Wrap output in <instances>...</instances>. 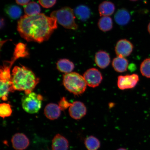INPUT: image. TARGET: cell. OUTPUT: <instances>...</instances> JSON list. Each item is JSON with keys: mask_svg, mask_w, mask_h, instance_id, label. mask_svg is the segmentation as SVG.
Segmentation results:
<instances>
[{"mask_svg": "<svg viewBox=\"0 0 150 150\" xmlns=\"http://www.w3.org/2000/svg\"><path fill=\"white\" fill-rule=\"evenodd\" d=\"M55 18L44 14L28 16L24 15L18 21V30L21 36L28 42L41 43L47 40L57 27Z\"/></svg>", "mask_w": 150, "mask_h": 150, "instance_id": "1", "label": "cell"}, {"mask_svg": "<svg viewBox=\"0 0 150 150\" xmlns=\"http://www.w3.org/2000/svg\"><path fill=\"white\" fill-rule=\"evenodd\" d=\"M12 87L16 91H24L25 94L33 92L39 79L32 71L23 66L14 67L11 74Z\"/></svg>", "mask_w": 150, "mask_h": 150, "instance_id": "2", "label": "cell"}, {"mask_svg": "<svg viewBox=\"0 0 150 150\" xmlns=\"http://www.w3.org/2000/svg\"><path fill=\"white\" fill-rule=\"evenodd\" d=\"M63 83L67 91L77 96L83 93L87 86L83 76L75 72H71L64 75Z\"/></svg>", "mask_w": 150, "mask_h": 150, "instance_id": "3", "label": "cell"}, {"mask_svg": "<svg viewBox=\"0 0 150 150\" xmlns=\"http://www.w3.org/2000/svg\"><path fill=\"white\" fill-rule=\"evenodd\" d=\"M50 16L55 18L58 23L66 29L74 30L78 29L74 11L70 7H65L53 11Z\"/></svg>", "mask_w": 150, "mask_h": 150, "instance_id": "4", "label": "cell"}, {"mask_svg": "<svg viewBox=\"0 0 150 150\" xmlns=\"http://www.w3.org/2000/svg\"><path fill=\"white\" fill-rule=\"evenodd\" d=\"M43 97L33 92L25 94L22 98V105L23 110L30 114L37 113L42 107Z\"/></svg>", "mask_w": 150, "mask_h": 150, "instance_id": "5", "label": "cell"}, {"mask_svg": "<svg viewBox=\"0 0 150 150\" xmlns=\"http://www.w3.org/2000/svg\"><path fill=\"white\" fill-rule=\"evenodd\" d=\"M139 80V76L136 74L125 76H120L118 77V87L122 90L133 88L135 87Z\"/></svg>", "mask_w": 150, "mask_h": 150, "instance_id": "6", "label": "cell"}, {"mask_svg": "<svg viewBox=\"0 0 150 150\" xmlns=\"http://www.w3.org/2000/svg\"><path fill=\"white\" fill-rule=\"evenodd\" d=\"M83 76L87 85L93 88L98 86L103 79L102 74L96 68L88 69L84 73Z\"/></svg>", "mask_w": 150, "mask_h": 150, "instance_id": "7", "label": "cell"}, {"mask_svg": "<svg viewBox=\"0 0 150 150\" xmlns=\"http://www.w3.org/2000/svg\"><path fill=\"white\" fill-rule=\"evenodd\" d=\"M134 46L130 41L126 39H122L118 41L115 47V52L118 56L125 57L130 55L133 51Z\"/></svg>", "mask_w": 150, "mask_h": 150, "instance_id": "8", "label": "cell"}, {"mask_svg": "<svg viewBox=\"0 0 150 150\" xmlns=\"http://www.w3.org/2000/svg\"><path fill=\"white\" fill-rule=\"evenodd\" d=\"M69 112L70 117L73 119L78 120L83 118L86 114L87 108L83 103L76 101L69 108Z\"/></svg>", "mask_w": 150, "mask_h": 150, "instance_id": "9", "label": "cell"}, {"mask_svg": "<svg viewBox=\"0 0 150 150\" xmlns=\"http://www.w3.org/2000/svg\"><path fill=\"white\" fill-rule=\"evenodd\" d=\"M11 142L13 147L16 150H24L30 144L29 139L22 133H17L13 136Z\"/></svg>", "mask_w": 150, "mask_h": 150, "instance_id": "10", "label": "cell"}, {"mask_svg": "<svg viewBox=\"0 0 150 150\" xmlns=\"http://www.w3.org/2000/svg\"><path fill=\"white\" fill-rule=\"evenodd\" d=\"M61 110L59 105L50 103L47 105L44 109V114L48 119L54 120L60 116Z\"/></svg>", "mask_w": 150, "mask_h": 150, "instance_id": "11", "label": "cell"}, {"mask_svg": "<svg viewBox=\"0 0 150 150\" xmlns=\"http://www.w3.org/2000/svg\"><path fill=\"white\" fill-rule=\"evenodd\" d=\"M68 141L61 135L58 134L52 140V150H68Z\"/></svg>", "mask_w": 150, "mask_h": 150, "instance_id": "12", "label": "cell"}, {"mask_svg": "<svg viewBox=\"0 0 150 150\" xmlns=\"http://www.w3.org/2000/svg\"><path fill=\"white\" fill-rule=\"evenodd\" d=\"M131 19V16L128 11L125 8L119 9L114 16V20L118 25L124 26L127 25Z\"/></svg>", "mask_w": 150, "mask_h": 150, "instance_id": "13", "label": "cell"}, {"mask_svg": "<svg viewBox=\"0 0 150 150\" xmlns=\"http://www.w3.org/2000/svg\"><path fill=\"white\" fill-rule=\"evenodd\" d=\"M110 59L109 55L104 51L97 52L95 56V62L96 65L101 69L106 68L109 65Z\"/></svg>", "mask_w": 150, "mask_h": 150, "instance_id": "14", "label": "cell"}, {"mask_svg": "<svg viewBox=\"0 0 150 150\" xmlns=\"http://www.w3.org/2000/svg\"><path fill=\"white\" fill-rule=\"evenodd\" d=\"M115 5L111 1H105L103 2L98 7V11L100 16H109L114 13L115 11Z\"/></svg>", "mask_w": 150, "mask_h": 150, "instance_id": "15", "label": "cell"}, {"mask_svg": "<svg viewBox=\"0 0 150 150\" xmlns=\"http://www.w3.org/2000/svg\"><path fill=\"white\" fill-rule=\"evenodd\" d=\"M112 65L116 72L123 73L127 71L128 62L125 57L117 56L112 60Z\"/></svg>", "mask_w": 150, "mask_h": 150, "instance_id": "16", "label": "cell"}, {"mask_svg": "<svg viewBox=\"0 0 150 150\" xmlns=\"http://www.w3.org/2000/svg\"><path fill=\"white\" fill-rule=\"evenodd\" d=\"M56 66L58 70L65 74L72 72L75 67L72 62L67 59L59 60L56 63Z\"/></svg>", "mask_w": 150, "mask_h": 150, "instance_id": "17", "label": "cell"}, {"mask_svg": "<svg viewBox=\"0 0 150 150\" xmlns=\"http://www.w3.org/2000/svg\"><path fill=\"white\" fill-rule=\"evenodd\" d=\"M74 13L77 18L82 21L88 19L91 15V11L89 7L84 5H80L77 7Z\"/></svg>", "mask_w": 150, "mask_h": 150, "instance_id": "18", "label": "cell"}, {"mask_svg": "<svg viewBox=\"0 0 150 150\" xmlns=\"http://www.w3.org/2000/svg\"><path fill=\"white\" fill-rule=\"evenodd\" d=\"M98 26L99 29L104 32L111 30L113 27V22L109 16H102L98 21Z\"/></svg>", "mask_w": 150, "mask_h": 150, "instance_id": "19", "label": "cell"}, {"mask_svg": "<svg viewBox=\"0 0 150 150\" xmlns=\"http://www.w3.org/2000/svg\"><path fill=\"white\" fill-rule=\"evenodd\" d=\"M5 12L9 17L13 20L18 18L22 14L21 8L16 5L7 6L5 8Z\"/></svg>", "mask_w": 150, "mask_h": 150, "instance_id": "20", "label": "cell"}, {"mask_svg": "<svg viewBox=\"0 0 150 150\" xmlns=\"http://www.w3.org/2000/svg\"><path fill=\"white\" fill-rule=\"evenodd\" d=\"M24 11L27 16H33L39 14L41 9L38 4L35 2H31L25 6Z\"/></svg>", "mask_w": 150, "mask_h": 150, "instance_id": "21", "label": "cell"}, {"mask_svg": "<svg viewBox=\"0 0 150 150\" xmlns=\"http://www.w3.org/2000/svg\"><path fill=\"white\" fill-rule=\"evenodd\" d=\"M84 144L88 150H98L100 146L99 140L93 136L87 137L84 141Z\"/></svg>", "mask_w": 150, "mask_h": 150, "instance_id": "22", "label": "cell"}, {"mask_svg": "<svg viewBox=\"0 0 150 150\" xmlns=\"http://www.w3.org/2000/svg\"><path fill=\"white\" fill-rule=\"evenodd\" d=\"M140 71L144 76L150 78V58H148L142 62L140 66Z\"/></svg>", "mask_w": 150, "mask_h": 150, "instance_id": "23", "label": "cell"}, {"mask_svg": "<svg viewBox=\"0 0 150 150\" xmlns=\"http://www.w3.org/2000/svg\"><path fill=\"white\" fill-rule=\"evenodd\" d=\"M12 112V109L10 104L3 103L0 105V116L3 119L10 117Z\"/></svg>", "mask_w": 150, "mask_h": 150, "instance_id": "24", "label": "cell"}, {"mask_svg": "<svg viewBox=\"0 0 150 150\" xmlns=\"http://www.w3.org/2000/svg\"><path fill=\"white\" fill-rule=\"evenodd\" d=\"M56 0H39L40 4L44 8H50L55 4Z\"/></svg>", "mask_w": 150, "mask_h": 150, "instance_id": "25", "label": "cell"}, {"mask_svg": "<svg viewBox=\"0 0 150 150\" xmlns=\"http://www.w3.org/2000/svg\"><path fill=\"white\" fill-rule=\"evenodd\" d=\"M71 104V103H69L64 97H63L59 103V106L61 110H64L69 108Z\"/></svg>", "mask_w": 150, "mask_h": 150, "instance_id": "26", "label": "cell"}, {"mask_svg": "<svg viewBox=\"0 0 150 150\" xmlns=\"http://www.w3.org/2000/svg\"><path fill=\"white\" fill-rule=\"evenodd\" d=\"M30 0H16V2L18 4L22 5L25 6L29 3Z\"/></svg>", "mask_w": 150, "mask_h": 150, "instance_id": "27", "label": "cell"}, {"mask_svg": "<svg viewBox=\"0 0 150 150\" xmlns=\"http://www.w3.org/2000/svg\"><path fill=\"white\" fill-rule=\"evenodd\" d=\"M1 28L4 27L5 25V22L4 19L3 18H1Z\"/></svg>", "mask_w": 150, "mask_h": 150, "instance_id": "28", "label": "cell"}, {"mask_svg": "<svg viewBox=\"0 0 150 150\" xmlns=\"http://www.w3.org/2000/svg\"><path fill=\"white\" fill-rule=\"evenodd\" d=\"M148 30L150 34V22L148 26Z\"/></svg>", "mask_w": 150, "mask_h": 150, "instance_id": "29", "label": "cell"}, {"mask_svg": "<svg viewBox=\"0 0 150 150\" xmlns=\"http://www.w3.org/2000/svg\"><path fill=\"white\" fill-rule=\"evenodd\" d=\"M117 150H127V149H125V148H120L119 149Z\"/></svg>", "mask_w": 150, "mask_h": 150, "instance_id": "30", "label": "cell"}, {"mask_svg": "<svg viewBox=\"0 0 150 150\" xmlns=\"http://www.w3.org/2000/svg\"><path fill=\"white\" fill-rule=\"evenodd\" d=\"M130 1H138V0H130Z\"/></svg>", "mask_w": 150, "mask_h": 150, "instance_id": "31", "label": "cell"}]
</instances>
